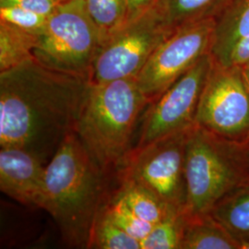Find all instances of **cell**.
Returning a JSON list of instances; mask_svg holds the SVG:
<instances>
[{"mask_svg":"<svg viewBox=\"0 0 249 249\" xmlns=\"http://www.w3.org/2000/svg\"><path fill=\"white\" fill-rule=\"evenodd\" d=\"M90 80L33 59L0 72V146L30 151L45 165L75 132Z\"/></svg>","mask_w":249,"mask_h":249,"instance_id":"cell-1","label":"cell"},{"mask_svg":"<svg viewBox=\"0 0 249 249\" xmlns=\"http://www.w3.org/2000/svg\"><path fill=\"white\" fill-rule=\"evenodd\" d=\"M113 177L90 156L75 132L46 164L41 209L51 215L70 248L89 249L97 216L113 193Z\"/></svg>","mask_w":249,"mask_h":249,"instance_id":"cell-2","label":"cell"},{"mask_svg":"<svg viewBox=\"0 0 249 249\" xmlns=\"http://www.w3.org/2000/svg\"><path fill=\"white\" fill-rule=\"evenodd\" d=\"M149 104L136 78L90 82L75 133L107 173L115 176L132 150L135 129Z\"/></svg>","mask_w":249,"mask_h":249,"instance_id":"cell-3","label":"cell"},{"mask_svg":"<svg viewBox=\"0 0 249 249\" xmlns=\"http://www.w3.org/2000/svg\"><path fill=\"white\" fill-rule=\"evenodd\" d=\"M186 213H211L216 204L249 181V169L240 142L223 139L195 124L186 147Z\"/></svg>","mask_w":249,"mask_h":249,"instance_id":"cell-4","label":"cell"},{"mask_svg":"<svg viewBox=\"0 0 249 249\" xmlns=\"http://www.w3.org/2000/svg\"><path fill=\"white\" fill-rule=\"evenodd\" d=\"M102 43L84 0H67L47 18L45 30L39 36L35 58L54 71L90 80Z\"/></svg>","mask_w":249,"mask_h":249,"instance_id":"cell-5","label":"cell"},{"mask_svg":"<svg viewBox=\"0 0 249 249\" xmlns=\"http://www.w3.org/2000/svg\"><path fill=\"white\" fill-rule=\"evenodd\" d=\"M190 128L170 134L142 147L132 148L116 171V180H132L151 189L170 206L185 209V160Z\"/></svg>","mask_w":249,"mask_h":249,"instance_id":"cell-6","label":"cell"},{"mask_svg":"<svg viewBox=\"0 0 249 249\" xmlns=\"http://www.w3.org/2000/svg\"><path fill=\"white\" fill-rule=\"evenodd\" d=\"M172 32L154 8L127 20L104 40L93 64L90 82L137 78Z\"/></svg>","mask_w":249,"mask_h":249,"instance_id":"cell-7","label":"cell"},{"mask_svg":"<svg viewBox=\"0 0 249 249\" xmlns=\"http://www.w3.org/2000/svg\"><path fill=\"white\" fill-rule=\"evenodd\" d=\"M215 23L206 18L178 27L155 49L136 78L150 103L210 53Z\"/></svg>","mask_w":249,"mask_h":249,"instance_id":"cell-8","label":"cell"},{"mask_svg":"<svg viewBox=\"0 0 249 249\" xmlns=\"http://www.w3.org/2000/svg\"><path fill=\"white\" fill-rule=\"evenodd\" d=\"M196 124L223 139L241 142L249 136V89L241 68L213 59Z\"/></svg>","mask_w":249,"mask_h":249,"instance_id":"cell-9","label":"cell"},{"mask_svg":"<svg viewBox=\"0 0 249 249\" xmlns=\"http://www.w3.org/2000/svg\"><path fill=\"white\" fill-rule=\"evenodd\" d=\"M213 57L205 54L179 80L146 107L140 138L135 147H142L162 137L192 127Z\"/></svg>","mask_w":249,"mask_h":249,"instance_id":"cell-10","label":"cell"},{"mask_svg":"<svg viewBox=\"0 0 249 249\" xmlns=\"http://www.w3.org/2000/svg\"><path fill=\"white\" fill-rule=\"evenodd\" d=\"M45 163L20 148H1L0 189L21 204L40 208L44 196Z\"/></svg>","mask_w":249,"mask_h":249,"instance_id":"cell-11","label":"cell"},{"mask_svg":"<svg viewBox=\"0 0 249 249\" xmlns=\"http://www.w3.org/2000/svg\"><path fill=\"white\" fill-rule=\"evenodd\" d=\"M249 36V0H231L216 18L210 54L222 62L231 47Z\"/></svg>","mask_w":249,"mask_h":249,"instance_id":"cell-12","label":"cell"},{"mask_svg":"<svg viewBox=\"0 0 249 249\" xmlns=\"http://www.w3.org/2000/svg\"><path fill=\"white\" fill-rule=\"evenodd\" d=\"M231 0H160L154 9L172 31L197 20L217 18Z\"/></svg>","mask_w":249,"mask_h":249,"instance_id":"cell-13","label":"cell"},{"mask_svg":"<svg viewBox=\"0 0 249 249\" xmlns=\"http://www.w3.org/2000/svg\"><path fill=\"white\" fill-rule=\"evenodd\" d=\"M187 216L181 249H240V243L211 214Z\"/></svg>","mask_w":249,"mask_h":249,"instance_id":"cell-14","label":"cell"},{"mask_svg":"<svg viewBox=\"0 0 249 249\" xmlns=\"http://www.w3.org/2000/svg\"><path fill=\"white\" fill-rule=\"evenodd\" d=\"M210 214L240 245L249 240V181L222 198Z\"/></svg>","mask_w":249,"mask_h":249,"instance_id":"cell-15","label":"cell"},{"mask_svg":"<svg viewBox=\"0 0 249 249\" xmlns=\"http://www.w3.org/2000/svg\"><path fill=\"white\" fill-rule=\"evenodd\" d=\"M114 193L121 197L138 217L151 224L162 220L174 207L165 203L148 187L128 179H119ZM178 209V208H177Z\"/></svg>","mask_w":249,"mask_h":249,"instance_id":"cell-16","label":"cell"},{"mask_svg":"<svg viewBox=\"0 0 249 249\" xmlns=\"http://www.w3.org/2000/svg\"><path fill=\"white\" fill-rule=\"evenodd\" d=\"M38 39L37 35L0 20V72L36 59Z\"/></svg>","mask_w":249,"mask_h":249,"instance_id":"cell-17","label":"cell"},{"mask_svg":"<svg viewBox=\"0 0 249 249\" xmlns=\"http://www.w3.org/2000/svg\"><path fill=\"white\" fill-rule=\"evenodd\" d=\"M185 209H171L168 214L153 225L148 235L141 241L142 249H181L187 224Z\"/></svg>","mask_w":249,"mask_h":249,"instance_id":"cell-18","label":"cell"},{"mask_svg":"<svg viewBox=\"0 0 249 249\" xmlns=\"http://www.w3.org/2000/svg\"><path fill=\"white\" fill-rule=\"evenodd\" d=\"M84 3L89 18L98 28L103 42L126 22V0H84Z\"/></svg>","mask_w":249,"mask_h":249,"instance_id":"cell-19","label":"cell"},{"mask_svg":"<svg viewBox=\"0 0 249 249\" xmlns=\"http://www.w3.org/2000/svg\"><path fill=\"white\" fill-rule=\"evenodd\" d=\"M89 249H142V248L141 241L134 238L113 223L103 208L93 225Z\"/></svg>","mask_w":249,"mask_h":249,"instance_id":"cell-20","label":"cell"},{"mask_svg":"<svg viewBox=\"0 0 249 249\" xmlns=\"http://www.w3.org/2000/svg\"><path fill=\"white\" fill-rule=\"evenodd\" d=\"M104 212L119 228L139 241L142 240L151 231L153 224L138 217L124 200L113 193L104 207Z\"/></svg>","mask_w":249,"mask_h":249,"instance_id":"cell-21","label":"cell"},{"mask_svg":"<svg viewBox=\"0 0 249 249\" xmlns=\"http://www.w3.org/2000/svg\"><path fill=\"white\" fill-rule=\"evenodd\" d=\"M0 20L40 36L45 30L47 17L18 7L0 6Z\"/></svg>","mask_w":249,"mask_h":249,"instance_id":"cell-22","label":"cell"},{"mask_svg":"<svg viewBox=\"0 0 249 249\" xmlns=\"http://www.w3.org/2000/svg\"><path fill=\"white\" fill-rule=\"evenodd\" d=\"M66 1L67 0H0V6L18 7L48 18Z\"/></svg>","mask_w":249,"mask_h":249,"instance_id":"cell-23","label":"cell"},{"mask_svg":"<svg viewBox=\"0 0 249 249\" xmlns=\"http://www.w3.org/2000/svg\"><path fill=\"white\" fill-rule=\"evenodd\" d=\"M249 62V36L243 38L231 47L220 64L241 68Z\"/></svg>","mask_w":249,"mask_h":249,"instance_id":"cell-24","label":"cell"},{"mask_svg":"<svg viewBox=\"0 0 249 249\" xmlns=\"http://www.w3.org/2000/svg\"><path fill=\"white\" fill-rule=\"evenodd\" d=\"M160 0H126L127 20L141 16L146 11L154 8Z\"/></svg>","mask_w":249,"mask_h":249,"instance_id":"cell-25","label":"cell"},{"mask_svg":"<svg viewBox=\"0 0 249 249\" xmlns=\"http://www.w3.org/2000/svg\"><path fill=\"white\" fill-rule=\"evenodd\" d=\"M240 144L241 146H242V149L244 151V153H245V157H246V160H247V163H248L249 169V136L245 141L241 142Z\"/></svg>","mask_w":249,"mask_h":249,"instance_id":"cell-26","label":"cell"},{"mask_svg":"<svg viewBox=\"0 0 249 249\" xmlns=\"http://www.w3.org/2000/svg\"><path fill=\"white\" fill-rule=\"evenodd\" d=\"M241 71H242L243 77H244L245 81H246V84H247V86L249 87V62L247 63L246 65H244L243 67H241Z\"/></svg>","mask_w":249,"mask_h":249,"instance_id":"cell-27","label":"cell"},{"mask_svg":"<svg viewBox=\"0 0 249 249\" xmlns=\"http://www.w3.org/2000/svg\"><path fill=\"white\" fill-rule=\"evenodd\" d=\"M240 249H249V240L243 242L240 245Z\"/></svg>","mask_w":249,"mask_h":249,"instance_id":"cell-28","label":"cell"}]
</instances>
